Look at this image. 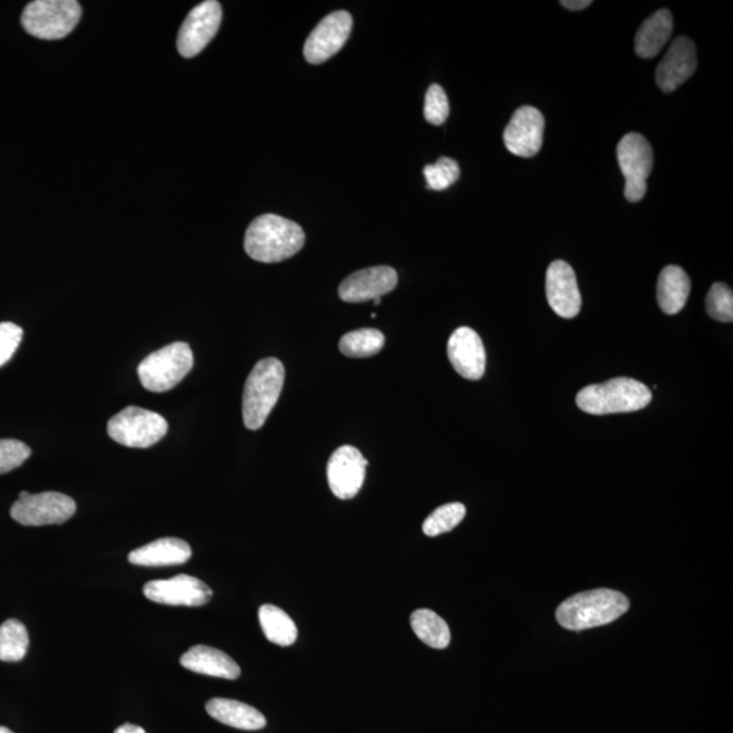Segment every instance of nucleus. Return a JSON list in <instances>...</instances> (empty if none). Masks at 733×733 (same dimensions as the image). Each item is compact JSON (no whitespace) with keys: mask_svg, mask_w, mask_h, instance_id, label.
Masks as SVG:
<instances>
[{"mask_svg":"<svg viewBox=\"0 0 733 733\" xmlns=\"http://www.w3.org/2000/svg\"><path fill=\"white\" fill-rule=\"evenodd\" d=\"M259 625L265 638L276 645H293L298 638V628L291 617L274 604H264L258 611Z\"/></svg>","mask_w":733,"mask_h":733,"instance_id":"b1692460","label":"nucleus"},{"mask_svg":"<svg viewBox=\"0 0 733 733\" xmlns=\"http://www.w3.org/2000/svg\"><path fill=\"white\" fill-rule=\"evenodd\" d=\"M623 593L602 589L578 593L557 609V621L568 630H586L608 625L629 610Z\"/></svg>","mask_w":733,"mask_h":733,"instance_id":"f03ea898","label":"nucleus"},{"mask_svg":"<svg viewBox=\"0 0 733 733\" xmlns=\"http://www.w3.org/2000/svg\"><path fill=\"white\" fill-rule=\"evenodd\" d=\"M450 114V105H448L447 94L444 88L439 84L429 86L426 95V105H424V116L429 124L441 125Z\"/></svg>","mask_w":733,"mask_h":733,"instance_id":"2f4dec72","label":"nucleus"},{"mask_svg":"<svg viewBox=\"0 0 733 733\" xmlns=\"http://www.w3.org/2000/svg\"><path fill=\"white\" fill-rule=\"evenodd\" d=\"M618 163L625 177V197L638 203L647 193V180L653 167V151L650 142L640 133H628L617 147Z\"/></svg>","mask_w":733,"mask_h":733,"instance_id":"6e6552de","label":"nucleus"},{"mask_svg":"<svg viewBox=\"0 0 733 733\" xmlns=\"http://www.w3.org/2000/svg\"><path fill=\"white\" fill-rule=\"evenodd\" d=\"M82 8L77 0H35L23 10V29L33 38L60 40L67 38L81 21Z\"/></svg>","mask_w":733,"mask_h":733,"instance_id":"423d86ee","label":"nucleus"},{"mask_svg":"<svg viewBox=\"0 0 733 733\" xmlns=\"http://www.w3.org/2000/svg\"><path fill=\"white\" fill-rule=\"evenodd\" d=\"M184 669L195 674L223 678V680H238L240 665L223 651L207 645L192 647L180 660Z\"/></svg>","mask_w":733,"mask_h":733,"instance_id":"6ab92c4d","label":"nucleus"},{"mask_svg":"<svg viewBox=\"0 0 733 733\" xmlns=\"http://www.w3.org/2000/svg\"><path fill=\"white\" fill-rule=\"evenodd\" d=\"M284 378L286 371L283 363L275 357H268L254 366L247 377L242 399V415L246 428L257 431L264 426L281 397Z\"/></svg>","mask_w":733,"mask_h":733,"instance_id":"7ed1b4c3","label":"nucleus"},{"mask_svg":"<svg viewBox=\"0 0 733 733\" xmlns=\"http://www.w3.org/2000/svg\"><path fill=\"white\" fill-rule=\"evenodd\" d=\"M192 549L180 538H162L131 551L129 561L141 567L181 566L191 560Z\"/></svg>","mask_w":733,"mask_h":733,"instance_id":"aec40b11","label":"nucleus"},{"mask_svg":"<svg viewBox=\"0 0 733 733\" xmlns=\"http://www.w3.org/2000/svg\"><path fill=\"white\" fill-rule=\"evenodd\" d=\"M29 648L28 629L21 621L9 620L0 625V660L21 662Z\"/></svg>","mask_w":733,"mask_h":733,"instance_id":"a878e982","label":"nucleus"},{"mask_svg":"<svg viewBox=\"0 0 733 733\" xmlns=\"http://www.w3.org/2000/svg\"><path fill=\"white\" fill-rule=\"evenodd\" d=\"M205 709L212 719L236 730L258 731L266 725L264 714L244 702L214 699L207 702Z\"/></svg>","mask_w":733,"mask_h":733,"instance_id":"412c9836","label":"nucleus"},{"mask_svg":"<svg viewBox=\"0 0 733 733\" xmlns=\"http://www.w3.org/2000/svg\"><path fill=\"white\" fill-rule=\"evenodd\" d=\"M547 296L553 312L562 318L577 317L581 308L578 278L566 262L551 263L547 272Z\"/></svg>","mask_w":733,"mask_h":733,"instance_id":"f3484780","label":"nucleus"},{"mask_svg":"<svg viewBox=\"0 0 733 733\" xmlns=\"http://www.w3.org/2000/svg\"><path fill=\"white\" fill-rule=\"evenodd\" d=\"M423 173L427 180L428 190L446 191L447 187L457 183L460 171L457 161L444 156L434 165L424 167Z\"/></svg>","mask_w":733,"mask_h":733,"instance_id":"c85d7f7f","label":"nucleus"},{"mask_svg":"<svg viewBox=\"0 0 733 733\" xmlns=\"http://www.w3.org/2000/svg\"><path fill=\"white\" fill-rule=\"evenodd\" d=\"M143 592L145 598L155 603L186 605V608L207 604L212 598L210 587L190 574H177L169 580L150 581L144 586Z\"/></svg>","mask_w":733,"mask_h":733,"instance_id":"ddd939ff","label":"nucleus"},{"mask_svg":"<svg viewBox=\"0 0 733 733\" xmlns=\"http://www.w3.org/2000/svg\"><path fill=\"white\" fill-rule=\"evenodd\" d=\"M0 733H14V732L10 731L9 729H6V726H0Z\"/></svg>","mask_w":733,"mask_h":733,"instance_id":"c9c22d12","label":"nucleus"},{"mask_svg":"<svg viewBox=\"0 0 733 733\" xmlns=\"http://www.w3.org/2000/svg\"><path fill=\"white\" fill-rule=\"evenodd\" d=\"M374 305H375V306H379V305H380V298H379V299H375V301H374Z\"/></svg>","mask_w":733,"mask_h":733,"instance_id":"e433bc0d","label":"nucleus"},{"mask_svg":"<svg viewBox=\"0 0 733 733\" xmlns=\"http://www.w3.org/2000/svg\"><path fill=\"white\" fill-rule=\"evenodd\" d=\"M222 6L215 0L200 3L181 27L177 48L181 57L195 58L215 38L222 23Z\"/></svg>","mask_w":733,"mask_h":733,"instance_id":"9d476101","label":"nucleus"},{"mask_svg":"<svg viewBox=\"0 0 733 733\" xmlns=\"http://www.w3.org/2000/svg\"><path fill=\"white\" fill-rule=\"evenodd\" d=\"M354 20L348 11H335L325 17L308 35L305 44V58L308 63L320 64L340 52L349 39Z\"/></svg>","mask_w":733,"mask_h":733,"instance_id":"9b49d317","label":"nucleus"},{"mask_svg":"<svg viewBox=\"0 0 733 733\" xmlns=\"http://www.w3.org/2000/svg\"><path fill=\"white\" fill-rule=\"evenodd\" d=\"M367 459L354 446L337 448L328 462V482L333 495L342 500L354 499L365 483Z\"/></svg>","mask_w":733,"mask_h":733,"instance_id":"f8f14e48","label":"nucleus"},{"mask_svg":"<svg viewBox=\"0 0 733 733\" xmlns=\"http://www.w3.org/2000/svg\"><path fill=\"white\" fill-rule=\"evenodd\" d=\"M466 515V508L460 502L441 506L426 519L423 525L424 535L428 537H438L445 532L456 529L462 522Z\"/></svg>","mask_w":733,"mask_h":733,"instance_id":"cd10ccee","label":"nucleus"},{"mask_svg":"<svg viewBox=\"0 0 733 733\" xmlns=\"http://www.w3.org/2000/svg\"><path fill=\"white\" fill-rule=\"evenodd\" d=\"M696 51L694 42L688 38H678L672 42L662 63L656 70V82L664 93H672L694 74Z\"/></svg>","mask_w":733,"mask_h":733,"instance_id":"a211bd4d","label":"nucleus"},{"mask_svg":"<svg viewBox=\"0 0 733 733\" xmlns=\"http://www.w3.org/2000/svg\"><path fill=\"white\" fill-rule=\"evenodd\" d=\"M384 345V333L377 329H360L343 336L340 350L348 357H369L379 354Z\"/></svg>","mask_w":733,"mask_h":733,"instance_id":"bb28decb","label":"nucleus"},{"mask_svg":"<svg viewBox=\"0 0 733 733\" xmlns=\"http://www.w3.org/2000/svg\"><path fill=\"white\" fill-rule=\"evenodd\" d=\"M165 417L139 406H129L108 423V434L116 444L131 448H147L165 438Z\"/></svg>","mask_w":733,"mask_h":733,"instance_id":"0eeeda50","label":"nucleus"},{"mask_svg":"<svg viewBox=\"0 0 733 733\" xmlns=\"http://www.w3.org/2000/svg\"><path fill=\"white\" fill-rule=\"evenodd\" d=\"M651 401V390L641 381L630 378H615L601 385L587 386L577 396L581 410L598 416L638 411Z\"/></svg>","mask_w":733,"mask_h":733,"instance_id":"20e7f679","label":"nucleus"},{"mask_svg":"<svg viewBox=\"0 0 733 733\" xmlns=\"http://www.w3.org/2000/svg\"><path fill=\"white\" fill-rule=\"evenodd\" d=\"M543 132V114L532 106L519 108L505 131L506 147L517 156H536L542 147Z\"/></svg>","mask_w":733,"mask_h":733,"instance_id":"4468645a","label":"nucleus"},{"mask_svg":"<svg viewBox=\"0 0 733 733\" xmlns=\"http://www.w3.org/2000/svg\"><path fill=\"white\" fill-rule=\"evenodd\" d=\"M23 330L13 323H0V367L4 366L22 342Z\"/></svg>","mask_w":733,"mask_h":733,"instance_id":"473e14b6","label":"nucleus"},{"mask_svg":"<svg viewBox=\"0 0 733 733\" xmlns=\"http://www.w3.org/2000/svg\"><path fill=\"white\" fill-rule=\"evenodd\" d=\"M397 283L398 274L391 266H373L345 278L338 288V295L349 303L375 301L391 293Z\"/></svg>","mask_w":733,"mask_h":733,"instance_id":"dca6fc26","label":"nucleus"},{"mask_svg":"<svg viewBox=\"0 0 733 733\" xmlns=\"http://www.w3.org/2000/svg\"><path fill=\"white\" fill-rule=\"evenodd\" d=\"M706 312L709 317L720 323L733 320V293L724 283L713 284L706 296Z\"/></svg>","mask_w":733,"mask_h":733,"instance_id":"c756f323","label":"nucleus"},{"mask_svg":"<svg viewBox=\"0 0 733 733\" xmlns=\"http://www.w3.org/2000/svg\"><path fill=\"white\" fill-rule=\"evenodd\" d=\"M410 625L417 638L435 650H445L450 644V628L444 618L434 613L432 610H416L410 617Z\"/></svg>","mask_w":733,"mask_h":733,"instance_id":"393cba45","label":"nucleus"},{"mask_svg":"<svg viewBox=\"0 0 733 733\" xmlns=\"http://www.w3.org/2000/svg\"><path fill=\"white\" fill-rule=\"evenodd\" d=\"M114 733H147L145 732L142 726L139 725H133V724H123L119 726Z\"/></svg>","mask_w":733,"mask_h":733,"instance_id":"f704fd0d","label":"nucleus"},{"mask_svg":"<svg viewBox=\"0 0 733 733\" xmlns=\"http://www.w3.org/2000/svg\"><path fill=\"white\" fill-rule=\"evenodd\" d=\"M32 454L29 446L21 440L0 439V475H6L20 468Z\"/></svg>","mask_w":733,"mask_h":733,"instance_id":"7c9ffc66","label":"nucleus"},{"mask_svg":"<svg viewBox=\"0 0 733 733\" xmlns=\"http://www.w3.org/2000/svg\"><path fill=\"white\" fill-rule=\"evenodd\" d=\"M77 505L70 496L59 492L30 493L11 507V518L23 526L63 525L74 517Z\"/></svg>","mask_w":733,"mask_h":733,"instance_id":"1a4fd4ad","label":"nucleus"},{"mask_svg":"<svg viewBox=\"0 0 733 733\" xmlns=\"http://www.w3.org/2000/svg\"><path fill=\"white\" fill-rule=\"evenodd\" d=\"M305 240V232L298 223L266 214L254 220L246 230L245 251L258 263L275 264L295 256Z\"/></svg>","mask_w":733,"mask_h":733,"instance_id":"f257e3e1","label":"nucleus"},{"mask_svg":"<svg viewBox=\"0 0 733 733\" xmlns=\"http://www.w3.org/2000/svg\"><path fill=\"white\" fill-rule=\"evenodd\" d=\"M193 353L186 343H173L145 357L138 367L145 390L165 393L174 389L193 368Z\"/></svg>","mask_w":733,"mask_h":733,"instance_id":"39448f33","label":"nucleus"},{"mask_svg":"<svg viewBox=\"0 0 733 733\" xmlns=\"http://www.w3.org/2000/svg\"><path fill=\"white\" fill-rule=\"evenodd\" d=\"M591 0H562L561 6L568 10L579 11L584 10L591 6Z\"/></svg>","mask_w":733,"mask_h":733,"instance_id":"72a5a7b5","label":"nucleus"},{"mask_svg":"<svg viewBox=\"0 0 733 733\" xmlns=\"http://www.w3.org/2000/svg\"><path fill=\"white\" fill-rule=\"evenodd\" d=\"M692 289V282L681 266L669 265L660 272L658 282V302L665 314L682 312Z\"/></svg>","mask_w":733,"mask_h":733,"instance_id":"4be33fe9","label":"nucleus"},{"mask_svg":"<svg viewBox=\"0 0 733 733\" xmlns=\"http://www.w3.org/2000/svg\"><path fill=\"white\" fill-rule=\"evenodd\" d=\"M674 30V18L669 10H660L648 18L635 35V52L642 59L658 57L663 47L671 39Z\"/></svg>","mask_w":733,"mask_h":733,"instance_id":"5701e85b","label":"nucleus"},{"mask_svg":"<svg viewBox=\"0 0 733 733\" xmlns=\"http://www.w3.org/2000/svg\"><path fill=\"white\" fill-rule=\"evenodd\" d=\"M448 359L460 377L478 380L483 377L487 368V353H485L481 337L470 328H459L452 333L447 345Z\"/></svg>","mask_w":733,"mask_h":733,"instance_id":"2eb2a0df","label":"nucleus"}]
</instances>
